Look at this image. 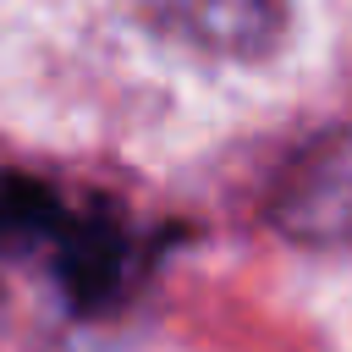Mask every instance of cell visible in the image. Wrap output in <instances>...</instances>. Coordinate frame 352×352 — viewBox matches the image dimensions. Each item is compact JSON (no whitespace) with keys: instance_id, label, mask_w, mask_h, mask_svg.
<instances>
[{"instance_id":"cell-1","label":"cell","mask_w":352,"mask_h":352,"mask_svg":"<svg viewBox=\"0 0 352 352\" xmlns=\"http://www.w3.org/2000/svg\"><path fill=\"white\" fill-rule=\"evenodd\" d=\"M0 258L38 264L72 314H116L143 275V236L104 198L0 170Z\"/></svg>"},{"instance_id":"cell-2","label":"cell","mask_w":352,"mask_h":352,"mask_svg":"<svg viewBox=\"0 0 352 352\" xmlns=\"http://www.w3.org/2000/svg\"><path fill=\"white\" fill-rule=\"evenodd\" d=\"M264 220L297 248H352V126L308 138L275 170Z\"/></svg>"},{"instance_id":"cell-3","label":"cell","mask_w":352,"mask_h":352,"mask_svg":"<svg viewBox=\"0 0 352 352\" xmlns=\"http://www.w3.org/2000/svg\"><path fill=\"white\" fill-rule=\"evenodd\" d=\"M154 33L209 55H264L286 28L292 0H126Z\"/></svg>"}]
</instances>
